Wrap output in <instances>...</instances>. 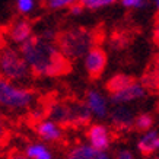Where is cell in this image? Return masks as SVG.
<instances>
[{
	"label": "cell",
	"mask_w": 159,
	"mask_h": 159,
	"mask_svg": "<svg viewBox=\"0 0 159 159\" xmlns=\"http://www.w3.org/2000/svg\"><path fill=\"white\" fill-rule=\"evenodd\" d=\"M31 75L43 77H57L69 72V60L58 51L57 44L44 37H32L19 47Z\"/></svg>",
	"instance_id": "obj_1"
},
{
	"label": "cell",
	"mask_w": 159,
	"mask_h": 159,
	"mask_svg": "<svg viewBox=\"0 0 159 159\" xmlns=\"http://www.w3.org/2000/svg\"><path fill=\"white\" fill-rule=\"evenodd\" d=\"M93 43V32L85 28L66 29L57 37V48L66 60L82 58L92 47H95Z\"/></svg>",
	"instance_id": "obj_2"
},
{
	"label": "cell",
	"mask_w": 159,
	"mask_h": 159,
	"mask_svg": "<svg viewBox=\"0 0 159 159\" xmlns=\"http://www.w3.org/2000/svg\"><path fill=\"white\" fill-rule=\"evenodd\" d=\"M47 118L58 125H85L89 124L91 114L80 101H54L47 108Z\"/></svg>",
	"instance_id": "obj_3"
},
{
	"label": "cell",
	"mask_w": 159,
	"mask_h": 159,
	"mask_svg": "<svg viewBox=\"0 0 159 159\" xmlns=\"http://www.w3.org/2000/svg\"><path fill=\"white\" fill-rule=\"evenodd\" d=\"M35 105V93L29 88L0 77V108L10 112H24Z\"/></svg>",
	"instance_id": "obj_4"
},
{
	"label": "cell",
	"mask_w": 159,
	"mask_h": 159,
	"mask_svg": "<svg viewBox=\"0 0 159 159\" xmlns=\"http://www.w3.org/2000/svg\"><path fill=\"white\" fill-rule=\"evenodd\" d=\"M31 76V70L22 58L19 50L12 47H5L0 50V77L22 85L28 82Z\"/></svg>",
	"instance_id": "obj_5"
},
{
	"label": "cell",
	"mask_w": 159,
	"mask_h": 159,
	"mask_svg": "<svg viewBox=\"0 0 159 159\" xmlns=\"http://www.w3.org/2000/svg\"><path fill=\"white\" fill-rule=\"evenodd\" d=\"M148 95V86L145 83L133 80L127 86L110 95V104L112 105H130L131 102L140 101Z\"/></svg>",
	"instance_id": "obj_6"
},
{
	"label": "cell",
	"mask_w": 159,
	"mask_h": 159,
	"mask_svg": "<svg viewBox=\"0 0 159 159\" xmlns=\"http://www.w3.org/2000/svg\"><path fill=\"white\" fill-rule=\"evenodd\" d=\"M85 107L88 108L91 117H95L98 120H104L108 117L110 112V101L108 98L98 89H89L85 95Z\"/></svg>",
	"instance_id": "obj_7"
},
{
	"label": "cell",
	"mask_w": 159,
	"mask_h": 159,
	"mask_svg": "<svg viewBox=\"0 0 159 159\" xmlns=\"http://www.w3.org/2000/svg\"><path fill=\"white\" fill-rule=\"evenodd\" d=\"M108 63L105 50L101 47H92L85 56H83V66L85 70L91 77H99L104 73Z\"/></svg>",
	"instance_id": "obj_8"
},
{
	"label": "cell",
	"mask_w": 159,
	"mask_h": 159,
	"mask_svg": "<svg viewBox=\"0 0 159 159\" xmlns=\"http://www.w3.org/2000/svg\"><path fill=\"white\" fill-rule=\"evenodd\" d=\"M88 145L98 150H108L112 143V133L105 124H91L86 131Z\"/></svg>",
	"instance_id": "obj_9"
},
{
	"label": "cell",
	"mask_w": 159,
	"mask_h": 159,
	"mask_svg": "<svg viewBox=\"0 0 159 159\" xmlns=\"http://www.w3.org/2000/svg\"><path fill=\"white\" fill-rule=\"evenodd\" d=\"M35 133L44 143H58L64 137V130L61 125L57 123L48 120V118H41L35 123Z\"/></svg>",
	"instance_id": "obj_10"
},
{
	"label": "cell",
	"mask_w": 159,
	"mask_h": 159,
	"mask_svg": "<svg viewBox=\"0 0 159 159\" xmlns=\"http://www.w3.org/2000/svg\"><path fill=\"white\" fill-rule=\"evenodd\" d=\"M108 117L114 129L120 131H127L133 129L136 116L130 105H114V108L108 112Z\"/></svg>",
	"instance_id": "obj_11"
},
{
	"label": "cell",
	"mask_w": 159,
	"mask_h": 159,
	"mask_svg": "<svg viewBox=\"0 0 159 159\" xmlns=\"http://www.w3.org/2000/svg\"><path fill=\"white\" fill-rule=\"evenodd\" d=\"M66 159H112L108 150H98L88 143H79L67 152Z\"/></svg>",
	"instance_id": "obj_12"
},
{
	"label": "cell",
	"mask_w": 159,
	"mask_h": 159,
	"mask_svg": "<svg viewBox=\"0 0 159 159\" xmlns=\"http://www.w3.org/2000/svg\"><path fill=\"white\" fill-rule=\"evenodd\" d=\"M7 35H9L10 41L16 45H22L26 43L28 39L34 37L32 34V25L28 19H18L10 25V28L7 29Z\"/></svg>",
	"instance_id": "obj_13"
},
{
	"label": "cell",
	"mask_w": 159,
	"mask_h": 159,
	"mask_svg": "<svg viewBox=\"0 0 159 159\" xmlns=\"http://www.w3.org/2000/svg\"><path fill=\"white\" fill-rule=\"evenodd\" d=\"M159 149V133L156 129L142 133L140 137L137 139V150L143 156H152L155 152Z\"/></svg>",
	"instance_id": "obj_14"
},
{
	"label": "cell",
	"mask_w": 159,
	"mask_h": 159,
	"mask_svg": "<svg viewBox=\"0 0 159 159\" xmlns=\"http://www.w3.org/2000/svg\"><path fill=\"white\" fill-rule=\"evenodd\" d=\"M22 152L28 159H54L53 150L50 149L47 143H44L41 140L26 143Z\"/></svg>",
	"instance_id": "obj_15"
},
{
	"label": "cell",
	"mask_w": 159,
	"mask_h": 159,
	"mask_svg": "<svg viewBox=\"0 0 159 159\" xmlns=\"http://www.w3.org/2000/svg\"><path fill=\"white\" fill-rule=\"evenodd\" d=\"M134 79L131 76H129V75H124V73H117V75H114V76L111 77L110 80L107 82V91H108V93H114V92L120 91V89H123L124 86H127L130 82H133Z\"/></svg>",
	"instance_id": "obj_16"
},
{
	"label": "cell",
	"mask_w": 159,
	"mask_h": 159,
	"mask_svg": "<svg viewBox=\"0 0 159 159\" xmlns=\"http://www.w3.org/2000/svg\"><path fill=\"white\" fill-rule=\"evenodd\" d=\"M153 124H155L153 116L149 114V112H142V114L134 117L133 127H134L137 131H140V133H145V131L153 129Z\"/></svg>",
	"instance_id": "obj_17"
},
{
	"label": "cell",
	"mask_w": 159,
	"mask_h": 159,
	"mask_svg": "<svg viewBox=\"0 0 159 159\" xmlns=\"http://www.w3.org/2000/svg\"><path fill=\"white\" fill-rule=\"evenodd\" d=\"M116 2L117 0H77V3L82 6L83 9H89V10L104 9V7L114 5Z\"/></svg>",
	"instance_id": "obj_18"
},
{
	"label": "cell",
	"mask_w": 159,
	"mask_h": 159,
	"mask_svg": "<svg viewBox=\"0 0 159 159\" xmlns=\"http://www.w3.org/2000/svg\"><path fill=\"white\" fill-rule=\"evenodd\" d=\"M15 6H16V10L22 16H28V15H31L35 10L37 0H16Z\"/></svg>",
	"instance_id": "obj_19"
},
{
	"label": "cell",
	"mask_w": 159,
	"mask_h": 159,
	"mask_svg": "<svg viewBox=\"0 0 159 159\" xmlns=\"http://www.w3.org/2000/svg\"><path fill=\"white\" fill-rule=\"evenodd\" d=\"M75 3H77V0H47V7L53 10H61L69 9Z\"/></svg>",
	"instance_id": "obj_20"
},
{
	"label": "cell",
	"mask_w": 159,
	"mask_h": 159,
	"mask_svg": "<svg viewBox=\"0 0 159 159\" xmlns=\"http://www.w3.org/2000/svg\"><path fill=\"white\" fill-rule=\"evenodd\" d=\"M7 137H9V125L6 123L5 116L0 112V146L5 145Z\"/></svg>",
	"instance_id": "obj_21"
},
{
	"label": "cell",
	"mask_w": 159,
	"mask_h": 159,
	"mask_svg": "<svg viewBox=\"0 0 159 159\" xmlns=\"http://www.w3.org/2000/svg\"><path fill=\"white\" fill-rule=\"evenodd\" d=\"M148 0H121V5L127 9H140L146 5Z\"/></svg>",
	"instance_id": "obj_22"
},
{
	"label": "cell",
	"mask_w": 159,
	"mask_h": 159,
	"mask_svg": "<svg viewBox=\"0 0 159 159\" xmlns=\"http://www.w3.org/2000/svg\"><path fill=\"white\" fill-rule=\"evenodd\" d=\"M112 159H136V158H134V153H133L130 149H125V148H123V149L117 150Z\"/></svg>",
	"instance_id": "obj_23"
},
{
	"label": "cell",
	"mask_w": 159,
	"mask_h": 159,
	"mask_svg": "<svg viewBox=\"0 0 159 159\" xmlns=\"http://www.w3.org/2000/svg\"><path fill=\"white\" fill-rule=\"evenodd\" d=\"M7 159H28L24 155L22 150H12L9 155H7Z\"/></svg>",
	"instance_id": "obj_24"
},
{
	"label": "cell",
	"mask_w": 159,
	"mask_h": 159,
	"mask_svg": "<svg viewBox=\"0 0 159 159\" xmlns=\"http://www.w3.org/2000/svg\"><path fill=\"white\" fill-rule=\"evenodd\" d=\"M69 10H70V13H72V15H80L85 9H83L79 3H75L73 6H70V7H69Z\"/></svg>",
	"instance_id": "obj_25"
},
{
	"label": "cell",
	"mask_w": 159,
	"mask_h": 159,
	"mask_svg": "<svg viewBox=\"0 0 159 159\" xmlns=\"http://www.w3.org/2000/svg\"><path fill=\"white\" fill-rule=\"evenodd\" d=\"M153 3H155V6L158 7V5H159V0H153Z\"/></svg>",
	"instance_id": "obj_26"
}]
</instances>
